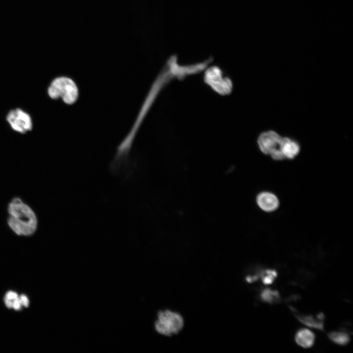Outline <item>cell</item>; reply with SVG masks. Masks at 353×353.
I'll use <instances>...</instances> for the list:
<instances>
[{"instance_id": "cell-1", "label": "cell", "mask_w": 353, "mask_h": 353, "mask_svg": "<svg viewBox=\"0 0 353 353\" xmlns=\"http://www.w3.org/2000/svg\"><path fill=\"white\" fill-rule=\"evenodd\" d=\"M174 79H182L183 76L176 61L173 58H169L151 86L134 122L126 136L127 140H134L141 126L158 95L163 88Z\"/></svg>"}, {"instance_id": "cell-2", "label": "cell", "mask_w": 353, "mask_h": 353, "mask_svg": "<svg viewBox=\"0 0 353 353\" xmlns=\"http://www.w3.org/2000/svg\"><path fill=\"white\" fill-rule=\"evenodd\" d=\"M8 224L17 235L29 236L37 226V219L32 209L19 198H14L8 206Z\"/></svg>"}, {"instance_id": "cell-3", "label": "cell", "mask_w": 353, "mask_h": 353, "mask_svg": "<svg viewBox=\"0 0 353 353\" xmlns=\"http://www.w3.org/2000/svg\"><path fill=\"white\" fill-rule=\"evenodd\" d=\"M49 96L52 99L61 98L67 104L74 103L79 97V90L71 78L61 76L54 78L48 88Z\"/></svg>"}, {"instance_id": "cell-4", "label": "cell", "mask_w": 353, "mask_h": 353, "mask_svg": "<svg viewBox=\"0 0 353 353\" xmlns=\"http://www.w3.org/2000/svg\"><path fill=\"white\" fill-rule=\"evenodd\" d=\"M154 323V328L158 333L170 336L178 333L184 326L181 315L169 310L160 311Z\"/></svg>"}, {"instance_id": "cell-5", "label": "cell", "mask_w": 353, "mask_h": 353, "mask_svg": "<svg viewBox=\"0 0 353 353\" xmlns=\"http://www.w3.org/2000/svg\"><path fill=\"white\" fill-rule=\"evenodd\" d=\"M204 81L214 91L222 95L231 93L233 84L231 80L223 75L221 69L217 66L206 68Z\"/></svg>"}, {"instance_id": "cell-6", "label": "cell", "mask_w": 353, "mask_h": 353, "mask_svg": "<svg viewBox=\"0 0 353 353\" xmlns=\"http://www.w3.org/2000/svg\"><path fill=\"white\" fill-rule=\"evenodd\" d=\"M6 120L15 131L25 133L32 129V122L30 115L20 108L9 112Z\"/></svg>"}, {"instance_id": "cell-7", "label": "cell", "mask_w": 353, "mask_h": 353, "mask_svg": "<svg viewBox=\"0 0 353 353\" xmlns=\"http://www.w3.org/2000/svg\"><path fill=\"white\" fill-rule=\"evenodd\" d=\"M282 137L273 130L261 133L258 136L257 144L261 151L265 154L270 155L274 151L279 148Z\"/></svg>"}, {"instance_id": "cell-8", "label": "cell", "mask_w": 353, "mask_h": 353, "mask_svg": "<svg viewBox=\"0 0 353 353\" xmlns=\"http://www.w3.org/2000/svg\"><path fill=\"white\" fill-rule=\"evenodd\" d=\"M295 317L302 323L309 327L322 331L324 330V314L321 312L315 317L313 315H304L299 313L294 307L289 306Z\"/></svg>"}, {"instance_id": "cell-9", "label": "cell", "mask_w": 353, "mask_h": 353, "mask_svg": "<svg viewBox=\"0 0 353 353\" xmlns=\"http://www.w3.org/2000/svg\"><path fill=\"white\" fill-rule=\"evenodd\" d=\"M256 201L260 208L268 212L276 210L279 204L277 197L269 192H262L258 194Z\"/></svg>"}, {"instance_id": "cell-10", "label": "cell", "mask_w": 353, "mask_h": 353, "mask_svg": "<svg viewBox=\"0 0 353 353\" xmlns=\"http://www.w3.org/2000/svg\"><path fill=\"white\" fill-rule=\"evenodd\" d=\"M279 149L285 158L292 159L299 153L300 147L298 143L288 137H282Z\"/></svg>"}, {"instance_id": "cell-11", "label": "cell", "mask_w": 353, "mask_h": 353, "mask_svg": "<svg viewBox=\"0 0 353 353\" xmlns=\"http://www.w3.org/2000/svg\"><path fill=\"white\" fill-rule=\"evenodd\" d=\"M315 335L310 330L302 328L299 330L295 335V340L297 344L304 349L311 347L314 342Z\"/></svg>"}, {"instance_id": "cell-12", "label": "cell", "mask_w": 353, "mask_h": 353, "mask_svg": "<svg viewBox=\"0 0 353 353\" xmlns=\"http://www.w3.org/2000/svg\"><path fill=\"white\" fill-rule=\"evenodd\" d=\"M328 336L335 343L342 346L348 344L350 340L349 335L342 331H332L328 334Z\"/></svg>"}, {"instance_id": "cell-13", "label": "cell", "mask_w": 353, "mask_h": 353, "mask_svg": "<svg viewBox=\"0 0 353 353\" xmlns=\"http://www.w3.org/2000/svg\"><path fill=\"white\" fill-rule=\"evenodd\" d=\"M261 298L263 302L269 303L278 302L279 300V296L278 292L276 290H272L268 288H266L262 291L261 294Z\"/></svg>"}, {"instance_id": "cell-14", "label": "cell", "mask_w": 353, "mask_h": 353, "mask_svg": "<svg viewBox=\"0 0 353 353\" xmlns=\"http://www.w3.org/2000/svg\"><path fill=\"white\" fill-rule=\"evenodd\" d=\"M262 282L265 284H270L272 283L277 276V273L274 270H267L263 271L261 274Z\"/></svg>"}, {"instance_id": "cell-15", "label": "cell", "mask_w": 353, "mask_h": 353, "mask_svg": "<svg viewBox=\"0 0 353 353\" xmlns=\"http://www.w3.org/2000/svg\"><path fill=\"white\" fill-rule=\"evenodd\" d=\"M19 296L18 295V294L15 292L9 291L6 293L4 297V299H6L11 301L13 304V301L16 299L18 298Z\"/></svg>"}, {"instance_id": "cell-16", "label": "cell", "mask_w": 353, "mask_h": 353, "mask_svg": "<svg viewBox=\"0 0 353 353\" xmlns=\"http://www.w3.org/2000/svg\"><path fill=\"white\" fill-rule=\"evenodd\" d=\"M22 306L23 304L19 296L18 298L16 299L13 301L12 308L16 310H19L21 309Z\"/></svg>"}, {"instance_id": "cell-17", "label": "cell", "mask_w": 353, "mask_h": 353, "mask_svg": "<svg viewBox=\"0 0 353 353\" xmlns=\"http://www.w3.org/2000/svg\"><path fill=\"white\" fill-rule=\"evenodd\" d=\"M19 297L21 301L23 306L27 307L29 305V300L27 297L25 295H21L19 296Z\"/></svg>"}]
</instances>
